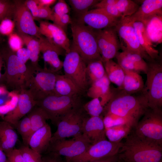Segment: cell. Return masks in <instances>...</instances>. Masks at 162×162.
<instances>
[{"label":"cell","instance_id":"1","mask_svg":"<svg viewBox=\"0 0 162 162\" xmlns=\"http://www.w3.org/2000/svg\"><path fill=\"white\" fill-rule=\"evenodd\" d=\"M132 94L118 88H113L112 96L104 107L103 112L123 118L133 129L149 107L141 93L137 95Z\"/></svg>","mask_w":162,"mask_h":162},{"label":"cell","instance_id":"2","mask_svg":"<svg viewBox=\"0 0 162 162\" xmlns=\"http://www.w3.org/2000/svg\"><path fill=\"white\" fill-rule=\"evenodd\" d=\"M117 154L121 162H160L162 146L130 133L125 138Z\"/></svg>","mask_w":162,"mask_h":162},{"label":"cell","instance_id":"3","mask_svg":"<svg viewBox=\"0 0 162 162\" xmlns=\"http://www.w3.org/2000/svg\"><path fill=\"white\" fill-rule=\"evenodd\" d=\"M2 52L5 66L4 86L19 93L26 89L27 80L35 71L30 65L27 66L20 61L8 45L2 46Z\"/></svg>","mask_w":162,"mask_h":162},{"label":"cell","instance_id":"4","mask_svg":"<svg viewBox=\"0 0 162 162\" xmlns=\"http://www.w3.org/2000/svg\"><path fill=\"white\" fill-rule=\"evenodd\" d=\"M70 25L72 44L86 64L93 60L101 59L95 30L76 20L72 21Z\"/></svg>","mask_w":162,"mask_h":162},{"label":"cell","instance_id":"5","mask_svg":"<svg viewBox=\"0 0 162 162\" xmlns=\"http://www.w3.org/2000/svg\"><path fill=\"white\" fill-rule=\"evenodd\" d=\"M146 80L141 93L150 108H162V63L160 57L147 62Z\"/></svg>","mask_w":162,"mask_h":162},{"label":"cell","instance_id":"6","mask_svg":"<svg viewBox=\"0 0 162 162\" xmlns=\"http://www.w3.org/2000/svg\"><path fill=\"white\" fill-rule=\"evenodd\" d=\"M142 117L132 133L141 139L162 146V108H149Z\"/></svg>","mask_w":162,"mask_h":162},{"label":"cell","instance_id":"7","mask_svg":"<svg viewBox=\"0 0 162 162\" xmlns=\"http://www.w3.org/2000/svg\"><path fill=\"white\" fill-rule=\"evenodd\" d=\"M79 95L71 96H48L36 101V105L46 113L49 120L54 124L65 115L73 110L81 107Z\"/></svg>","mask_w":162,"mask_h":162},{"label":"cell","instance_id":"8","mask_svg":"<svg viewBox=\"0 0 162 162\" xmlns=\"http://www.w3.org/2000/svg\"><path fill=\"white\" fill-rule=\"evenodd\" d=\"M57 73L46 68H40L31 74L26 81V89L36 101L51 95H55V86Z\"/></svg>","mask_w":162,"mask_h":162},{"label":"cell","instance_id":"9","mask_svg":"<svg viewBox=\"0 0 162 162\" xmlns=\"http://www.w3.org/2000/svg\"><path fill=\"white\" fill-rule=\"evenodd\" d=\"M87 64L72 44L70 51L65 54L63 67L64 75L82 92L87 89L88 79Z\"/></svg>","mask_w":162,"mask_h":162},{"label":"cell","instance_id":"10","mask_svg":"<svg viewBox=\"0 0 162 162\" xmlns=\"http://www.w3.org/2000/svg\"><path fill=\"white\" fill-rule=\"evenodd\" d=\"M130 16L120 18L115 28L122 51L137 53L147 62L152 59L140 46Z\"/></svg>","mask_w":162,"mask_h":162},{"label":"cell","instance_id":"11","mask_svg":"<svg viewBox=\"0 0 162 162\" xmlns=\"http://www.w3.org/2000/svg\"><path fill=\"white\" fill-rule=\"evenodd\" d=\"M81 106L71 110L58 122L57 129L52 135L50 143L82 134V126L85 117Z\"/></svg>","mask_w":162,"mask_h":162},{"label":"cell","instance_id":"12","mask_svg":"<svg viewBox=\"0 0 162 162\" xmlns=\"http://www.w3.org/2000/svg\"><path fill=\"white\" fill-rule=\"evenodd\" d=\"M91 145L82 134L71 139H63L51 143L48 150L51 153L65 157L67 161L83 153Z\"/></svg>","mask_w":162,"mask_h":162},{"label":"cell","instance_id":"13","mask_svg":"<svg viewBox=\"0 0 162 162\" xmlns=\"http://www.w3.org/2000/svg\"><path fill=\"white\" fill-rule=\"evenodd\" d=\"M122 145V141L101 140L91 144L83 153L66 162H91L114 156L118 154Z\"/></svg>","mask_w":162,"mask_h":162},{"label":"cell","instance_id":"14","mask_svg":"<svg viewBox=\"0 0 162 162\" xmlns=\"http://www.w3.org/2000/svg\"><path fill=\"white\" fill-rule=\"evenodd\" d=\"M14 10L13 20L16 32L27 34L38 38L42 35L25 0H14Z\"/></svg>","mask_w":162,"mask_h":162},{"label":"cell","instance_id":"15","mask_svg":"<svg viewBox=\"0 0 162 162\" xmlns=\"http://www.w3.org/2000/svg\"><path fill=\"white\" fill-rule=\"evenodd\" d=\"M115 27L95 30L97 45L103 62L115 57L121 48Z\"/></svg>","mask_w":162,"mask_h":162},{"label":"cell","instance_id":"16","mask_svg":"<svg viewBox=\"0 0 162 162\" xmlns=\"http://www.w3.org/2000/svg\"><path fill=\"white\" fill-rule=\"evenodd\" d=\"M120 18L112 17L102 10L94 8L78 17L77 21L95 30L115 27Z\"/></svg>","mask_w":162,"mask_h":162},{"label":"cell","instance_id":"17","mask_svg":"<svg viewBox=\"0 0 162 162\" xmlns=\"http://www.w3.org/2000/svg\"><path fill=\"white\" fill-rule=\"evenodd\" d=\"M39 28L41 35L56 46L63 49L66 53L70 50V44L65 32L54 23L40 20Z\"/></svg>","mask_w":162,"mask_h":162},{"label":"cell","instance_id":"18","mask_svg":"<svg viewBox=\"0 0 162 162\" xmlns=\"http://www.w3.org/2000/svg\"><path fill=\"white\" fill-rule=\"evenodd\" d=\"M36 104V101L34 100L29 91L26 89H23L19 93L16 107L3 117V120L15 126L22 117L31 111Z\"/></svg>","mask_w":162,"mask_h":162},{"label":"cell","instance_id":"19","mask_svg":"<svg viewBox=\"0 0 162 162\" xmlns=\"http://www.w3.org/2000/svg\"><path fill=\"white\" fill-rule=\"evenodd\" d=\"M38 39L44 62L49 67L48 69L57 73L63 67V62L61 60L59 56L66 53L65 51L42 35Z\"/></svg>","mask_w":162,"mask_h":162},{"label":"cell","instance_id":"20","mask_svg":"<svg viewBox=\"0 0 162 162\" xmlns=\"http://www.w3.org/2000/svg\"><path fill=\"white\" fill-rule=\"evenodd\" d=\"M82 132L91 144L106 140L105 128L101 116L85 117L82 124Z\"/></svg>","mask_w":162,"mask_h":162},{"label":"cell","instance_id":"21","mask_svg":"<svg viewBox=\"0 0 162 162\" xmlns=\"http://www.w3.org/2000/svg\"><path fill=\"white\" fill-rule=\"evenodd\" d=\"M118 63L124 70L146 74L148 65L144 58L135 53L122 51L118 52L115 57Z\"/></svg>","mask_w":162,"mask_h":162},{"label":"cell","instance_id":"22","mask_svg":"<svg viewBox=\"0 0 162 162\" xmlns=\"http://www.w3.org/2000/svg\"><path fill=\"white\" fill-rule=\"evenodd\" d=\"M52 135L50 127L47 123L31 135L27 146L41 154L48 149Z\"/></svg>","mask_w":162,"mask_h":162},{"label":"cell","instance_id":"23","mask_svg":"<svg viewBox=\"0 0 162 162\" xmlns=\"http://www.w3.org/2000/svg\"><path fill=\"white\" fill-rule=\"evenodd\" d=\"M110 82L106 74L102 78L93 82L88 89L87 95L92 98H99L104 107L110 100L113 93L110 87Z\"/></svg>","mask_w":162,"mask_h":162},{"label":"cell","instance_id":"24","mask_svg":"<svg viewBox=\"0 0 162 162\" xmlns=\"http://www.w3.org/2000/svg\"><path fill=\"white\" fill-rule=\"evenodd\" d=\"M158 14H162V0H145L136 12L130 17L134 22H143Z\"/></svg>","mask_w":162,"mask_h":162},{"label":"cell","instance_id":"25","mask_svg":"<svg viewBox=\"0 0 162 162\" xmlns=\"http://www.w3.org/2000/svg\"><path fill=\"white\" fill-rule=\"evenodd\" d=\"M18 139L13 126L6 121H0V146L6 154L15 148Z\"/></svg>","mask_w":162,"mask_h":162},{"label":"cell","instance_id":"26","mask_svg":"<svg viewBox=\"0 0 162 162\" xmlns=\"http://www.w3.org/2000/svg\"><path fill=\"white\" fill-rule=\"evenodd\" d=\"M142 22L151 42L153 44H161L162 42V14L153 16Z\"/></svg>","mask_w":162,"mask_h":162},{"label":"cell","instance_id":"27","mask_svg":"<svg viewBox=\"0 0 162 162\" xmlns=\"http://www.w3.org/2000/svg\"><path fill=\"white\" fill-rule=\"evenodd\" d=\"M124 70V77L123 83L121 88H118L130 94L141 93L144 85L142 77L137 72Z\"/></svg>","mask_w":162,"mask_h":162},{"label":"cell","instance_id":"28","mask_svg":"<svg viewBox=\"0 0 162 162\" xmlns=\"http://www.w3.org/2000/svg\"><path fill=\"white\" fill-rule=\"evenodd\" d=\"M139 43L144 51L152 59L159 57L158 51L154 48L153 44L148 38L145 31L144 23L142 22L136 21L133 23Z\"/></svg>","mask_w":162,"mask_h":162},{"label":"cell","instance_id":"29","mask_svg":"<svg viewBox=\"0 0 162 162\" xmlns=\"http://www.w3.org/2000/svg\"><path fill=\"white\" fill-rule=\"evenodd\" d=\"M56 95L71 96L79 95L82 92L68 78L57 74L55 86Z\"/></svg>","mask_w":162,"mask_h":162},{"label":"cell","instance_id":"30","mask_svg":"<svg viewBox=\"0 0 162 162\" xmlns=\"http://www.w3.org/2000/svg\"><path fill=\"white\" fill-rule=\"evenodd\" d=\"M16 32L21 37L24 44L30 52L29 59L31 62L30 64L36 71H38L40 68L38 64L40 51L38 38L27 34Z\"/></svg>","mask_w":162,"mask_h":162},{"label":"cell","instance_id":"31","mask_svg":"<svg viewBox=\"0 0 162 162\" xmlns=\"http://www.w3.org/2000/svg\"><path fill=\"white\" fill-rule=\"evenodd\" d=\"M106 74L110 82L121 87L124 77L123 68L112 59L103 62Z\"/></svg>","mask_w":162,"mask_h":162},{"label":"cell","instance_id":"32","mask_svg":"<svg viewBox=\"0 0 162 162\" xmlns=\"http://www.w3.org/2000/svg\"><path fill=\"white\" fill-rule=\"evenodd\" d=\"M31 124V135L34 132L43 127L49 120L46 112L40 107L36 106L28 113Z\"/></svg>","mask_w":162,"mask_h":162},{"label":"cell","instance_id":"33","mask_svg":"<svg viewBox=\"0 0 162 162\" xmlns=\"http://www.w3.org/2000/svg\"><path fill=\"white\" fill-rule=\"evenodd\" d=\"M133 129L126 124H122L105 128L106 137L109 141L114 142L121 141L131 132Z\"/></svg>","mask_w":162,"mask_h":162},{"label":"cell","instance_id":"34","mask_svg":"<svg viewBox=\"0 0 162 162\" xmlns=\"http://www.w3.org/2000/svg\"><path fill=\"white\" fill-rule=\"evenodd\" d=\"M86 71L89 81L93 82L102 78L106 72L101 59H97L88 62L86 66Z\"/></svg>","mask_w":162,"mask_h":162},{"label":"cell","instance_id":"35","mask_svg":"<svg viewBox=\"0 0 162 162\" xmlns=\"http://www.w3.org/2000/svg\"><path fill=\"white\" fill-rule=\"evenodd\" d=\"M98 0H69V2L78 17L86 13L92 7L98 2Z\"/></svg>","mask_w":162,"mask_h":162},{"label":"cell","instance_id":"36","mask_svg":"<svg viewBox=\"0 0 162 162\" xmlns=\"http://www.w3.org/2000/svg\"><path fill=\"white\" fill-rule=\"evenodd\" d=\"M115 4L123 16L132 15L140 6L134 1L131 0H116Z\"/></svg>","mask_w":162,"mask_h":162},{"label":"cell","instance_id":"37","mask_svg":"<svg viewBox=\"0 0 162 162\" xmlns=\"http://www.w3.org/2000/svg\"><path fill=\"white\" fill-rule=\"evenodd\" d=\"M116 0H102L94 5L92 8L102 10L108 14L116 18H120L122 15L117 8Z\"/></svg>","mask_w":162,"mask_h":162},{"label":"cell","instance_id":"38","mask_svg":"<svg viewBox=\"0 0 162 162\" xmlns=\"http://www.w3.org/2000/svg\"><path fill=\"white\" fill-rule=\"evenodd\" d=\"M14 126L21 135L24 145L27 146L31 132V122L28 115L19 121Z\"/></svg>","mask_w":162,"mask_h":162},{"label":"cell","instance_id":"39","mask_svg":"<svg viewBox=\"0 0 162 162\" xmlns=\"http://www.w3.org/2000/svg\"><path fill=\"white\" fill-rule=\"evenodd\" d=\"M90 117L100 116L103 112L104 107L102 105L100 99L95 98L85 104L82 107Z\"/></svg>","mask_w":162,"mask_h":162},{"label":"cell","instance_id":"40","mask_svg":"<svg viewBox=\"0 0 162 162\" xmlns=\"http://www.w3.org/2000/svg\"><path fill=\"white\" fill-rule=\"evenodd\" d=\"M14 7V0H0V22L6 18L13 20Z\"/></svg>","mask_w":162,"mask_h":162},{"label":"cell","instance_id":"41","mask_svg":"<svg viewBox=\"0 0 162 162\" xmlns=\"http://www.w3.org/2000/svg\"><path fill=\"white\" fill-rule=\"evenodd\" d=\"M19 149L24 162H43L41 154L34 151L28 146L24 145Z\"/></svg>","mask_w":162,"mask_h":162},{"label":"cell","instance_id":"42","mask_svg":"<svg viewBox=\"0 0 162 162\" xmlns=\"http://www.w3.org/2000/svg\"><path fill=\"white\" fill-rule=\"evenodd\" d=\"M19 94V93L14 91L8 94L10 99L4 104L0 106V116H4L15 108L17 104Z\"/></svg>","mask_w":162,"mask_h":162},{"label":"cell","instance_id":"43","mask_svg":"<svg viewBox=\"0 0 162 162\" xmlns=\"http://www.w3.org/2000/svg\"><path fill=\"white\" fill-rule=\"evenodd\" d=\"M32 14L34 19L40 21L41 19L53 21L54 17L52 9L50 7H45L38 5Z\"/></svg>","mask_w":162,"mask_h":162},{"label":"cell","instance_id":"44","mask_svg":"<svg viewBox=\"0 0 162 162\" xmlns=\"http://www.w3.org/2000/svg\"><path fill=\"white\" fill-rule=\"evenodd\" d=\"M8 37V45L9 48L16 52L23 47L24 44L21 37L16 32H14Z\"/></svg>","mask_w":162,"mask_h":162},{"label":"cell","instance_id":"45","mask_svg":"<svg viewBox=\"0 0 162 162\" xmlns=\"http://www.w3.org/2000/svg\"><path fill=\"white\" fill-rule=\"evenodd\" d=\"M14 22L13 20L6 18L0 22V34L8 36L14 32Z\"/></svg>","mask_w":162,"mask_h":162},{"label":"cell","instance_id":"46","mask_svg":"<svg viewBox=\"0 0 162 162\" xmlns=\"http://www.w3.org/2000/svg\"><path fill=\"white\" fill-rule=\"evenodd\" d=\"M52 9L53 16L69 14L70 11V8L63 0H59Z\"/></svg>","mask_w":162,"mask_h":162},{"label":"cell","instance_id":"47","mask_svg":"<svg viewBox=\"0 0 162 162\" xmlns=\"http://www.w3.org/2000/svg\"><path fill=\"white\" fill-rule=\"evenodd\" d=\"M53 23L58 26L66 32L68 25L72 22L69 14L54 16Z\"/></svg>","mask_w":162,"mask_h":162},{"label":"cell","instance_id":"48","mask_svg":"<svg viewBox=\"0 0 162 162\" xmlns=\"http://www.w3.org/2000/svg\"><path fill=\"white\" fill-rule=\"evenodd\" d=\"M6 155L8 162H24L19 149L14 148Z\"/></svg>","mask_w":162,"mask_h":162},{"label":"cell","instance_id":"49","mask_svg":"<svg viewBox=\"0 0 162 162\" xmlns=\"http://www.w3.org/2000/svg\"><path fill=\"white\" fill-rule=\"evenodd\" d=\"M16 53L20 60L25 64L29 59L30 52L27 48L22 47L17 50Z\"/></svg>","mask_w":162,"mask_h":162},{"label":"cell","instance_id":"50","mask_svg":"<svg viewBox=\"0 0 162 162\" xmlns=\"http://www.w3.org/2000/svg\"><path fill=\"white\" fill-rule=\"evenodd\" d=\"M43 162H64L60 158V156L50 152L47 155L42 157Z\"/></svg>","mask_w":162,"mask_h":162},{"label":"cell","instance_id":"51","mask_svg":"<svg viewBox=\"0 0 162 162\" xmlns=\"http://www.w3.org/2000/svg\"><path fill=\"white\" fill-rule=\"evenodd\" d=\"M0 44V86H4V76L2 73V68L4 62L2 52V46Z\"/></svg>","mask_w":162,"mask_h":162},{"label":"cell","instance_id":"52","mask_svg":"<svg viewBox=\"0 0 162 162\" xmlns=\"http://www.w3.org/2000/svg\"><path fill=\"white\" fill-rule=\"evenodd\" d=\"M38 6L50 7V6L56 2V0H35Z\"/></svg>","mask_w":162,"mask_h":162},{"label":"cell","instance_id":"53","mask_svg":"<svg viewBox=\"0 0 162 162\" xmlns=\"http://www.w3.org/2000/svg\"><path fill=\"white\" fill-rule=\"evenodd\" d=\"M118 155L101 159L93 161L91 162H118Z\"/></svg>","mask_w":162,"mask_h":162},{"label":"cell","instance_id":"54","mask_svg":"<svg viewBox=\"0 0 162 162\" xmlns=\"http://www.w3.org/2000/svg\"><path fill=\"white\" fill-rule=\"evenodd\" d=\"M0 162H8L7 156L0 146Z\"/></svg>","mask_w":162,"mask_h":162},{"label":"cell","instance_id":"55","mask_svg":"<svg viewBox=\"0 0 162 162\" xmlns=\"http://www.w3.org/2000/svg\"><path fill=\"white\" fill-rule=\"evenodd\" d=\"M7 89L4 86H0V96L8 93Z\"/></svg>","mask_w":162,"mask_h":162},{"label":"cell","instance_id":"56","mask_svg":"<svg viewBox=\"0 0 162 162\" xmlns=\"http://www.w3.org/2000/svg\"><path fill=\"white\" fill-rule=\"evenodd\" d=\"M2 36L0 34V44H1L2 41Z\"/></svg>","mask_w":162,"mask_h":162},{"label":"cell","instance_id":"57","mask_svg":"<svg viewBox=\"0 0 162 162\" xmlns=\"http://www.w3.org/2000/svg\"><path fill=\"white\" fill-rule=\"evenodd\" d=\"M118 162H120V161H119L118 160Z\"/></svg>","mask_w":162,"mask_h":162},{"label":"cell","instance_id":"58","mask_svg":"<svg viewBox=\"0 0 162 162\" xmlns=\"http://www.w3.org/2000/svg\"><path fill=\"white\" fill-rule=\"evenodd\" d=\"M162 162V161H161V162Z\"/></svg>","mask_w":162,"mask_h":162}]
</instances>
